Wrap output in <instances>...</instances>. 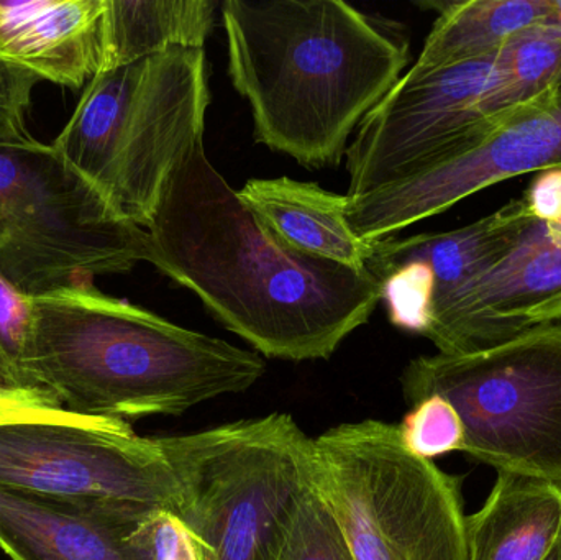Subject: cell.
I'll use <instances>...</instances> for the list:
<instances>
[{
    "label": "cell",
    "mask_w": 561,
    "mask_h": 560,
    "mask_svg": "<svg viewBox=\"0 0 561 560\" xmlns=\"http://www.w3.org/2000/svg\"><path fill=\"white\" fill-rule=\"evenodd\" d=\"M147 232V262L265 357H332L381 299L369 270L286 245L214 168L204 140L171 174Z\"/></svg>",
    "instance_id": "1"
},
{
    "label": "cell",
    "mask_w": 561,
    "mask_h": 560,
    "mask_svg": "<svg viewBox=\"0 0 561 560\" xmlns=\"http://www.w3.org/2000/svg\"><path fill=\"white\" fill-rule=\"evenodd\" d=\"M233 88L255 137L304 167L339 164L346 140L401 79L409 43L342 0H226Z\"/></svg>",
    "instance_id": "2"
},
{
    "label": "cell",
    "mask_w": 561,
    "mask_h": 560,
    "mask_svg": "<svg viewBox=\"0 0 561 560\" xmlns=\"http://www.w3.org/2000/svg\"><path fill=\"white\" fill-rule=\"evenodd\" d=\"M30 368L69 413L130 423L243 393L266 364L82 282L33 298Z\"/></svg>",
    "instance_id": "3"
},
{
    "label": "cell",
    "mask_w": 561,
    "mask_h": 560,
    "mask_svg": "<svg viewBox=\"0 0 561 560\" xmlns=\"http://www.w3.org/2000/svg\"><path fill=\"white\" fill-rule=\"evenodd\" d=\"M209 104L206 52L174 46L95 75L51 145L147 229L171 174L204 140Z\"/></svg>",
    "instance_id": "4"
},
{
    "label": "cell",
    "mask_w": 561,
    "mask_h": 560,
    "mask_svg": "<svg viewBox=\"0 0 561 560\" xmlns=\"http://www.w3.org/2000/svg\"><path fill=\"white\" fill-rule=\"evenodd\" d=\"M180 490L178 515L206 560H279L316 483L313 439L273 413L201 433L157 437Z\"/></svg>",
    "instance_id": "5"
},
{
    "label": "cell",
    "mask_w": 561,
    "mask_h": 560,
    "mask_svg": "<svg viewBox=\"0 0 561 560\" xmlns=\"http://www.w3.org/2000/svg\"><path fill=\"white\" fill-rule=\"evenodd\" d=\"M148 232L125 219L53 145L0 137V273L36 298L147 262Z\"/></svg>",
    "instance_id": "6"
},
{
    "label": "cell",
    "mask_w": 561,
    "mask_h": 560,
    "mask_svg": "<svg viewBox=\"0 0 561 560\" xmlns=\"http://www.w3.org/2000/svg\"><path fill=\"white\" fill-rule=\"evenodd\" d=\"M316 485L355 560H467L461 480L365 420L313 439Z\"/></svg>",
    "instance_id": "7"
},
{
    "label": "cell",
    "mask_w": 561,
    "mask_h": 560,
    "mask_svg": "<svg viewBox=\"0 0 561 560\" xmlns=\"http://www.w3.org/2000/svg\"><path fill=\"white\" fill-rule=\"evenodd\" d=\"M401 387L411 407L438 395L457 410L471 459L561 489V322L473 354L422 355Z\"/></svg>",
    "instance_id": "8"
},
{
    "label": "cell",
    "mask_w": 561,
    "mask_h": 560,
    "mask_svg": "<svg viewBox=\"0 0 561 560\" xmlns=\"http://www.w3.org/2000/svg\"><path fill=\"white\" fill-rule=\"evenodd\" d=\"M0 489L89 508L178 513L180 490L157 437L69 413L0 423Z\"/></svg>",
    "instance_id": "9"
},
{
    "label": "cell",
    "mask_w": 561,
    "mask_h": 560,
    "mask_svg": "<svg viewBox=\"0 0 561 560\" xmlns=\"http://www.w3.org/2000/svg\"><path fill=\"white\" fill-rule=\"evenodd\" d=\"M497 56L447 68H411L363 118L346 148V196H365L428 164L471 150L497 125L484 101L497 78Z\"/></svg>",
    "instance_id": "10"
},
{
    "label": "cell",
    "mask_w": 561,
    "mask_h": 560,
    "mask_svg": "<svg viewBox=\"0 0 561 560\" xmlns=\"http://www.w3.org/2000/svg\"><path fill=\"white\" fill-rule=\"evenodd\" d=\"M561 167V89L497 125L483 141L350 199L356 236L376 243L467 197L524 174Z\"/></svg>",
    "instance_id": "11"
},
{
    "label": "cell",
    "mask_w": 561,
    "mask_h": 560,
    "mask_svg": "<svg viewBox=\"0 0 561 560\" xmlns=\"http://www.w3.org/2000/svg\"><path fill=\"white\" fill-rule=\"evenodd\" d=\"M560 295L561 249L536 220L510 255L435 302L425 338L438 354L486 351L543 324Z\"/></svg>",
    "instance_id": "12"
},
{
    "label": "cell",
    "mask_w": 561,
    "mask_h": 560,
    "mask_svg": "<svg viewBox=\"0 0 561 560\" xmlns=\"http://www.w3.org/2000/svg\"><path fill=\"white\" fill-rule=\"evenodd\" d=\"M153 513L89 508L0 489V549L12 560H151Z\"/></svg>",
    "instance_id": "13"
},
{
    "label": "cell",
    "mask_w": 561,
    "mask_h": 560,
    "mask_svg": "<svg viewBox=\"0 0 561 560\" xmlns=\"http://www.w3.org/2000/svg\"><path fill=\"white\" fill-rule=\"evenodd\" d=\"M105 0H0V58L81 89L101 71Z\"/></svg>",
    "instance_id": "14"
},
{
    "label": "cell",
    "mask_w": 561,
    "mask_h": 560,
    "mask_svg": "<svg viewBox=\"0 0 561 560\" xmlns=\"http://www.w3.org/2000/svg\"><path fill=\"white\" fill-rule=\"evenodd\" d=\"M243 203L302 255L352 270H368L375 243L365 242L350 226V197L293 178H255L239 191Z\"/></svg>",
    "instance_id": "15"
},
{
    "label": "cell",
    "mask_w": 561,
    "mask_h": 560,
    "mask_svg": "<svg viewBox=\"0 0 561 560\" xmlns=\"http://www.w3.org/2000/svg\"><path fill=\"white\" fill-rule=\"evenodd\" d=\"M536 222L524 197L511 201L490 216L450 230L427 232L408 239H389L375 243L366 268H385L405 260H421L435 276V302L486 272L519 245Z\"/></svg>",
    "instance_id": "16"
},
{
    "label": "cell",
    "mask_w": 561,
    "mask_h": 560,
    "mask_svg": "<svg viewBox=\"0 0 561 560\" xmlns=\"http://www.w3.org/2000/svg\"><path fill=\"white\" fill-rule=\"evenodd\" d=\"M465 533L467 560H546L561 533V489L500 472Z\"/></svg>",
    "instance_id": "17"
},
{
    "label": "cell",
    "mask_w": 561,
    "mask_h": 560,
    "mask_svg": "<svg viewBox=\"0 0 561 560\" xmlns=\"http://www.w3.org/2000/svg\"><path fill=\"white\" fill-rule=\"evenodd\" d=\"M217 7L214 0H105L99 72L174 46L204 49Z\"/></svg>",
    "instance_id": "18"
},
{
    "label": "cell",
    "mask_w": 561,
    "mask_h": 560,
    "mask_svg": "<svg viewBox=\"0 0 561 560\" xmlns=\"http://www.w3.org/2000/svg\"><path fill=\"white\" fill-rule=\"evenodd\" d=\"M549 0H465L442 9L421 55L417 71L447 68L496 55L507 42L542 26Z\"/></svg>",
    "instance_id": "19"
},
{
    "label": "cell",
    "mask_w": 561,
    "mask_h": 560,
    "mask_svg": "<svg viewBox=\"0 0 561 560\" xmlns=\"http://www.w3.org/2000/svg\"><path fill=\"white\" fill-rule=\"evenodd\" d=\"M561 89V35L536 26L506 43L497 56V78L484 101L496 125Z\"/></svg>",
    "instance_id": "20"
},
{
    "label": "cell",
    "mask_w": 561,
    "mask_h": 560,
    "mask_svg": "<svg viewBox=\"0 0 561 560\" xmlns=\"http://www.w3.org/2000/svg\"><path fill=\"white\" fill-rule=\"evenodd\" d=\"M381 285V299L389 321L411 334H427L434 316L435 276L421 260H405L385 268L373 270Z\"/></svg>",
    "instance_id": "21"
},
{
    "label": "cell",
    "mask_w": 561,
    "mask_h": 560,
    "mask_svg": "<svg viewBox=\"0 0 561 560\" xmlns=\"http://www.w3.org/2000/svg\"><path fill=\"white\" fill-rule=\"evenodd\" d=\"M32 329V296L0 273V390H45L30 368Z\"/></svg>",
    "instance_id": "22"
},
{
    "label": "cell",
    "mask_w": 561,
    "mask_h": 560,
    "mask_svg": "<svg viewBox=\"0 0 561 560\" xmlns=\"http://www.w3.org/2000/svg\"><path fill=\"white\" fill-rule=\"evenodd\" d=\"M279 560H355L342 526L316 483L290 522Z\"/></svg>",
    "instance_id": "23"
},
{
    "label": "cell",
    "mask_w": 561,
    "mask_h": 560,
    "mask_svg": "<svg viewBox=\"0 0 561 560\" xmlns=\"http://www.w3.org/2000/svg\"><path fill=\"white\" fill-rule=\"evenodd\" d=\"M398 427L405 449L421 459L432 460L463 450V423L457 410L438 395L412 404Z\"/></svg>",
    "instance_id": "24"
},
{
    "label": "cell",
    "mask_w": 561,
    "mask_h": 560,
    "mask_svg": "<svg viewBox=\"0 0 561 560\" xmlns=\"http://www.w3.org/2000/svg\"><path fill=\"white\" fill-rule=\"evenodd\" d=\"M151 560H206L203 546L178 513L154 512L148 519Z\"/></svg>",
    "instance_id": "25"
},
{
    "label": "cell",
    "mask_w": 561,
    "mask_h": 560,
    "mask_svg": "<svg viewBox=\"0 0 561 560\" xmlns=\"http://www.w3.org/2000/svg\"><path fill=\"white\" fill-rule=\"evenodd\" d=\"M39 79L0 58V137L25 135V115Z\"/></svg>",
    "instance_id": "26"
},
{
    "label": "cell",
    "mask_w": 561,
    "mask_h": 560,
    "mask_svg": "<svg viewBox=\"0 0 561 560\" xmlns=\"http://www.w3.org/2000/svg\"><path fill=\"white\" fill-rule=\"evenodd\" d=\"M61 401L53 391H7L0 393V423L36 420L65 414Z\"/></svg>",
    "instance_id": "27"
},
{
    "label": "cell",
    "mask_w": 561,
    "mask_h": 560,
    "mask_svg": "<svg viewBox=\"0 0 561 560\" xmlns=\"http://www.w3.org/2000/svg\"><path fill=\"white\" fill-rule=\"evenodd\" d=\"M527 209L537 222L547 227L561 224V167L537 173L536 180L527 190Z\"/></svg>",
    "instance_id": "28"
},
{
    "label": "cell",
    "mask_w": 561,
    "mask_h": 560,
    "mask_svg": "<svg viewBox=\"0 0 561 560\" xmlns=\"http://www.w3.org/2000/svg\"><path fill=\"white\" fill-rule=\"evenodd\" d=\"M542 26L561 35V0H549V13H547Z\"/></svg>",
    "instance_id": "29"
},
{
    "label": "cell",
    "mask_w": 561,
    "mask_h": 560,
    "mask_svg": "<svg viewBox=\"0 0 561 560\" xmlns=\"http://www.w3.org/2000/svg\"><path fill=\"white\" fill-rule=\"evenodd\" d=\"M547 322H561V295L556 301L547 306L546 315H543V324Z\"/></svg>",
    "instance_id": "30"
},
{
    "label": "cell",
    "mask_w": 561,
    "mask_h": 560,
    "mask_svg": "<svg viewBox=\"0 0 561 560\" xmlns=\"http://www.w3.org/2000/svg\"><path fill=\"white\" fill-rule=\"evenodd\" d=\"M547 232H549L550 240L561 249V224H559V226L547 227Z\"/></svg>",
    "instance_id": "31"
},
{
    "label": "cell",
    "mask_w": 561,
    "mask_h": 560,
    "mask_svg": "<svg viewBox=\"0 0 561 560\" xmlns=\"http://www.w3.org/2000/svg\"><path fill=\"white\" fill-rule=\"evenodd\" d=\"M546 560H561V533L557 538L556 545H553L552 551L549 552Z\"/></svg>",
    "instance_id": "32"
},
{
    "label": "cell",
    "mask_w": 561,
    "mask_h": 560,
    "mask_svg": "<svg viewBox=\"0 0 561 560\" xmlns=\"http://www.w3.org/2000/svg\"><path fill=\"white\" fill-rule=\"evenodd\" d=\"M0 393H7V391L5 390H0Z\"/></svg>",
    "instance_id": "33"
}]
</instances>
